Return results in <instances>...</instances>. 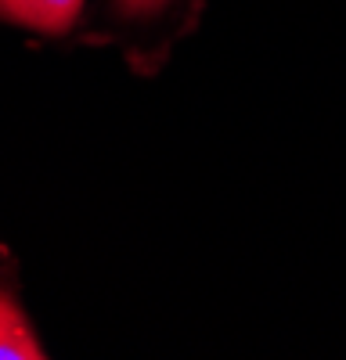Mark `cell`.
Here are the masks:
<instances>
[{"label":"cell","instance_id":"obj_2","mask_svg":"<svg viewBox=\"0 0 346 360\" xmlns=\"http://www.w3.org/2000/svg\"><path fill=\"white\" fill-rule=\"evenodd\" d=\"M4 356L40 360V356H44V346L37 342L33 324H29L25 310L18 307L11 285L0 278V360H4Z\"/></svg>","mask_w":346,"mask_h":360},{"label":"cell","instance_id":"obj_3","mask_svg":"<svg viewBox=\"0 0 346 360\" xmlns=\"http://www.w3.org/2000/svg\"><path fill=\"white\" fill-rule=\"evenodd\" d=\"M166 4H169V0H115V8H120L123 18H152Z\"/></svg>","mask_w":346,"mask_h":360},{"label":"cell","instance_id":"obj_1","mask_svg":"<svg viewBox=\"0 0 346 360\" xmlns=\"http://www.w3.org/2000/svg\"><path fill=\"white\" fill-rule=\"evenodd\" d=\"M83 11V0H0V18L44 37H65Z\"/></svg>","mask_w":346,"mask_h":360}]
</instances>
